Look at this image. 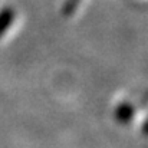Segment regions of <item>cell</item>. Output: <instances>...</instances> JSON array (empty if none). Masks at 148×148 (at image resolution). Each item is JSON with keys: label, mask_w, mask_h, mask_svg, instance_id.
I'll return each mask as SVG.
<instances>
[{"label": "cell", "mask_w": 148, "mask_h": 148, "mask_svg": "<svg viewBox=\"0 0 148 148\" xmlns=\"http://www.w3.org/2000/svg\"><path fill=\"white\" fill-rule=\"evenodd\" d=\"M14 17V12L12 7H6L3 9V12L0 13V36L6 32V29L12 25V20Z\"/></svg>", "instance_id": "1"}, {"label": "cell", "mask_w": 148, "mask_h": 148, "mask_svg": "<svg viewBox=\"0 0 148 148\" xmlns=\"http://www.w3.org/2000/svg\"><path fill=\"white\" fill-rule=\"evenodd\" d=\"M131 114H132V109H131L130 105H122L118 109V118L121 121H128L131 118Z\"/></svg>", "instance_id": "2"}, {"label": "cell", "mask_w": 148, "mask_h": 148, "mask_svg": "<svg viewBox=\"0 0 148 148\" xmlns=\"http://www.w3.org/2000/svg\"><path fill=\"white\" fill-rule=\"evenodd\" d=\"M78 3H79V0H68V3L65 6V14H71L76 9Z\"/></svg>", "instance_id": "3"}]
</instances>
